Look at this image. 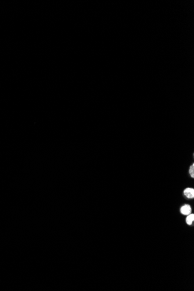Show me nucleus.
<instances>
[{
    "label": "nucleus",
    "instance_id": "f257e3e1",
    "mask_svg": "<svg viewBox=\"0 0 194 291\" xmlns=\"http://www.w3.org/2000/svg\"><path fill=\"white\" fill-rule=\"evenodd\" d=\"M184 195L188 198H194V189L193 188H188L184 190Z\"/></svg>",
    "mask_w": 194,
    "mask_h": 291
},
{
    "label": "nucleus",
    "instance_id": "f03ea898",
    "mask_svg": "<svg viewBox=\"0 0 194 291\" xmlns=\"http://www.w3.org/2000/svg\"><path fill=\"white\" fill-rule=\"evenodd\" d=\"M181 213L184 215H189L191 213V208L188 205H185L181 208Z\"/></svg>",
    "mask_w": 194,
    "mask_h": 291
},
{
    "label": "nucleus",
    "instance_id": "7ed1b4c3",
    "mask_svg": "<svg viewBox=\"0 0 194 291\" xmlns=\"http://www.w3.org/2000/svg\"><path fill=\"white\" fill-rule=\"evenodd\" d=\"M194 220V215L193 214H189L186 219V222L188 225H191Z\"/></svg>",
    "mask_w": 194,
    "mask_h": 291
},
{
    "label": "nucleus",
    "instance_id": "20e7f679",
    "mask_svg": "<svg viewBox=\"0 0 194 291\" xmlns=\"http://www.w3.org/2000/svg\"><path fill=\"white\" fill-rule=\"evenodd\" d=\"M189 174L192 178L194 177V164H192L190 167Z\"/></svg>",
    "mask_w": 194,
    "mask_h": 291
}]
</instances>
